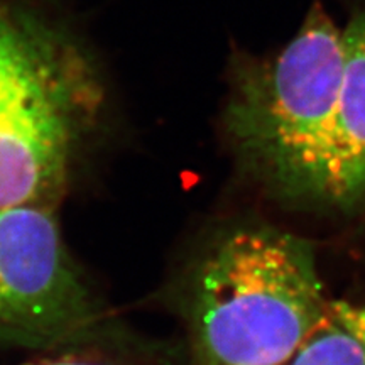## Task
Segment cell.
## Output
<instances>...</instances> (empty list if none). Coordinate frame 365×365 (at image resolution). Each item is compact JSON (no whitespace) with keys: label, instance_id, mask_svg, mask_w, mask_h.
<instances>
[{"label":"cell","instance_id":"6da1fadb","mask_svg":"<svg viewBox=\"0 0 365 365\" xmlns=\"http://www.w3.org/2000/svg\"><path fill=\"white\" fill-rule=\"evenodd\" d=\"M344 59V29L318 4L276 56L234 59L225 134L244 175L282 205L357 213L339 125Z\"/></svg>","mask_w":365,"mask_h":365},{"label":"cell","instance_id":"7a4b0ae2","mask_svg":"<svg viewBox=\"0 0 365 365\" xmlns=\"http://www.w3.org/2000/svg\"><path fill=\"white\" fill-rule=\"evenodd\" d=\"M330 301L312 242L261 222L228 228L191 274L196 365H282Z\"/></svg>","mask_w":365,"mask_h":365},{"label":"cell","instance_id":"3957f363","mask_svg":"<svg viewBox=\"0 0 365 365\" xmlns=\"http://www.w3.org/2000/svg\"><path fill=\"white\" fill-rule=\"evenodd\" d=\"M97 100L90 66L70 41L0 6V212L56 208Z\"/></svg>","mask_w":365,"mask_h":365},{"label":"cell","instance_id":"277c9868","mask_svg":"<svg viewBox=\"0 0 365 365\" xmlns=\"http://www.w3.org/2000/svg\"><path fill=\"white\" fill-rule=\"evenodd\" d=\"M98 312L68 257L54 210L0 212V341L61 345L95 331Z\"/></svg>","mask_w":365,"mask_h":365},{"label":"cell","instance_id":"5b68a950","mask_svg":"<svg viewBox=\"0 0 365 365\" xmlns=\"http://www.w3.org/2000/svg\"><path fill=\"white\" fill-rule=\"evenodd\" d=\"M344 53L339 125L359 213L365 210V9L344 29Z\"/></svg>","mask_w":365,"mask_h":365},{"label":"cell","instance_id":"8992f818","mask_svg":"<svg viewBox=\"0 0 365 365\" xmlns=\"http://www.w3.org/2000/svg\"><path fill=\"white\" fill-rule=\"evenodd\" d=\"M282 365H365V304L331 299L318 325Z\"/></svg>","mask_w":365,"mask_h":365},{"label":"cell","instance_id":"52a82bcc","mask_svg":"<svg viewBox=\"0 0 365 365\" xmlns=\"http://www.w3.org/2000/svg\"><path fill=\"white\" fill-rule=\"evenodd\" d=\"M29 365H95V364L76 362V360H58V362H41V364H29Z\"/></svg>","mask_w":365,"mask_h":365}]
</instances>
